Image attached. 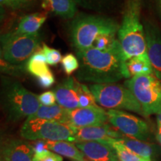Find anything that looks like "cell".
<instances>
[{
  "instance_id": "30",
  "label": "cell",
  "mask_w": 161,
  "mask_h": 161,
  "mask_svg": "<svg viewBox=\"0 0 161 161\" xmlns=\"http://www.w3.org/2000/svg\"><path fill=\"white\" fill-rule=\"evenodd\" d=\"M116 35H102L97 37L95 43L93 44V47L100 50H105L109 49L114 45L116 40Z\"/></svg>"
},
{
  "instance_id": "13",
  "label": "cell",
  "mask_w": 161,
  "mask_h": 161,
  "mask_svg": "<svg viewBox=\"0 0 161 161\" xmlns=\"http://www.w3.org/2000/svg\"><path fill=\"white\" fill-rule=\"evenodd\" d=\"M123 136V134L106 123L99 125L82 127V128L75 127L76 142L98 141V142L108 143V142L113 138L119 139Z\"/></svg>"
},
{
  "instance_id": "26",
  "label": "cell",
  "mask_w": 161,
  "mask_h": 161,
  "mask_svg": "<svg viewBox=\"0 0 161 161\" xmlns=\"http://www.w3.org/2000/svg\"><path fill=\"white\" fill-rule=\"evenodd\" d=\"M96 105L98 104L96 102L95 97L90 91L89 86L81 83L79 91V107L87 108V107Z\"/></svg>"
},
{
  "instance_id": "23",
  "label": "cell",
  "mask_w": 161,
  "mask_h": 161,
  "mask_svg": "<svg viewBox=\"0 0 161 161\" xmlns=\"http://www.w3.org/2000/svg\"><path fill=\"white\" fill-rule=\"evenodd\" d=\"M115 150L117 158L120 161H152L141 158L130 151L119 140V139H111L108 143Z\"/></svg>"
},
{
  "instance_id": "7",
  "label": "cell",
  "mask_w": 161,
  "mask_h": 161,
  "mask_svg": "<svg viewBox=\"0 0 161 161\" xmlns=\"http://www.w3.org/2000/svg\"><path fill=\"white\" fill-rule=\"evenodd\" d=\"M124 85L137 100L145 117L161 111V82L154 75L134 76Z\"/></svg>"
},
{
  "instance_id": "20",
  "label": "cell",
  "mask_w": 161,
  "mask_h": 161,
  "mask_svg": "<svg viewBox=\"0 0 161 161\" xmlns=\"http://www.w3.org/2000/svg\"><path fill=\"white\" fill-rule=\"evenodd\" d=\"M31 116L34 118L69 123V110L56 104L52 106L41 105L35 114Z\"/></svg>"
},
{
  "instance_id": "8",
  "label": "cell",
  "mask_w": 161,
  "mask_h": 161,
  "mask_svg": "<svg viewBox=\"0 0 161 161\" xmlns=\"http://www.w3.org/2000/svg\"><path fill=\"white\" fill-rule=\"evenodd\" d=\"M39 33L25 35L14 31L0 35V46L4 57L14 65L25 66L30 57L39 49Z\"/></svg>"
},
{
  "instance_id": "14",
  "label": "cell",
  "mask_w": 161,
  "mask_h": 161,
  "mask_svg": "<svg viewBox=\"0 0 161 161\" xmlns=\"http://www.w3.org/2000/svg\"><path fill=\"white\" fill-rule=\"evenodd\" d=\"M76 146L91 161H118L115 150L110 145L98 141L76 142Z\"/></svg>"
},
{
  "instance_id": "37",
  "label": "cell",
  "mask_w": 161,
  "mask_h": 161,
  "mask_svg": "<svg viewBox=\"0 0 161 161\" xmlns=\"http://www.w3.org/2000/svg\"><path fill=\"white\" fill-rule=\"evenodd\" d=\"M158 134H157V139H158V142H160L161 146V125H158Z\"/></svg>"
},
{
  "instance_id": "9",
  "label": "cell",
  "mask_w": 161,
  "mask_h": 161,
  "mask_svg": "<svg viewBox=\"0 0 161 161\" xmlns=\"http://www.w3.org/2000/svg\"><path fill=\"white\" fill-rule=\"evenodd\" d=\"M107 115L108 122L124 136L141 141L148 139L149 128L140 118L120 110H108Z\"/></svg>"
},
{
  "instance_id": "24",
  "label": "cell",
  "mask_w": 161,
  "mask_h": 161,
  "mask_svg": "<svg viewBox=\"0 0 161 161\" xmlns=\"http://www.w3.org/2000/svg\"><path fill=\"white\" fill-rule=\"evenodd\" d=\"M25 66L14 65L6 60L0 46V74L2 75L16 78L23 77L25 74Z\"/></svg>"
},
{
  "instance_id": "22",
  "label": "cell",
  "mask_w": 161,
  "mask_h": 161,
  "mask_svg": "<svg viewBox=\"0 0 161 161\" xmlns=\"http://www.w3.org/2000/svg\"><path fill=\"white\" fill-rule=\"evenodd\" d=\"M119 140L122 144H124L127 148H129L136 154H137L138 156L146 159V160H151L153 153V148L150 144L146 143L144 141L127 137L125 136L119 138Z\"/></svg>"
},
{
  "instance_id": "3",
  "label": "cell",
  "mask_w": 161,
  "mask_h": 161,
  "mask_svg": "<svg viewBox=\"0 0 161 161\" xmlns=\"http://www.w3.org/2000/svg\"><path fill=\"white\" fill-rule=\"evenodd\" d=\"M142 0H126L117 35L125 62L135 56L146 55L143 24L141 22Z\"/></svg>"
},
{
  "instance_id": "33",
  "label": "cell",
  "mask_w": 161,
  "mask_h": 161,
  "mask_svg": "<svg viewBox=\"0 0 161 161\" xmlns=\"http://www.w3.org/2000/svg\"><path fill=\"white\" fill-rule=\"evenodd\" d=\"M40 103L43 106H52L55 104L56 97L53 90L52 91H46L38 96Z\"/></svg>"
},
{
  "instance_id": "29",
  "label": "cell",
  "mask_w": 161,
  "mask_h": 161,
  "mask_svg": "<svg viewBox=\"0 0 161 161\" xmlns=\"http://www.w3.org/2000/svg\"><path fill=\"white\" fill-rule=\"evenodd\" d=\"M34 0H0V5L5 8L18 11L29 8L32 5Z\"/></svg>"
},
{
  "instance_id": "18",
  "label": "cell",
  "mask_w": 161,
  "mask_h": 161,
  "mask_svg": "<svg viewBox=\"0 0 161 161\" xmlns=\"http://www.w3.org/2000/svg\"><path fill=\"white\" fill-rule=\"evenodd\" d=\"M47 149L59 154L60 156L72 159L74 161L84 160V155L75 145L67 141H48L46 140Z\"/></svg>"
},
{
  "instance_id": "16",
  "label": "cell",
  "mask_w": 161,
  "mask_h": 161,
  "mask_svg": "<svg viewBox=\"0 0 161 161\" xmlns=\"http://www.w3.org/2000/svg\"><path fill=\"white\" fill-rule=\"evenodd\" d=\"M42 5L64 19H73L77 13V5L74 0H42Z\"/></svg>"
},
{
  "instance_id": "36",
  "label": "cell",
  "mask_w": 161,
  "mask_h": 161,
  "mask_svg": "<svg viewBox=\"0 0 161 161\" xmlns=\"http://www.w3.org/2000/svg\"><path fill=\"white\" fill-rule=\"evenodd\" d=\"M156 6L159 14V17L161 19V0H156Z\"/></svg>"
},
{
  "instance_id": "2",
  "label": "cell",
  "mask_w": 161,
  "mask_h": 161,
  "mask_svg": "<svg viewBox=\"0 0 161 161\" xmlns=\"http://www.w3.org/2000/svg\"><path fill=\"white\" fill-rule=\"evenodd\" d=\"M0 106L8 119L17 122L35 114L41 106L38 96L15 78L0 76Z\"/></svg>"
},
{
  "instance_id": "19",
  "label": "cell",
  "mask_w": 161,
  "mask_h": 161,
  "mask_svg": "<svg viewBox=\"0 0 161 161\" xmlns=\"http://www.w3.org/2000/svg\"><path fill=\"white\" fill-rule=\"evenodd\" d=\"M125 65L130 78L134 76L154 75L148 54L130 58L126 61Z\"/></svg>"
},
{
  "instance_id": "11",
  "label": "cell",
  "mask_w": 161,
  "mask_h": 161,
  "mask_svg": "<svg viewBox=\"0 0 161 161\" xmlns=\"http://www.w3.org/2000/svg\"><path fill=\"white\" fill-rule=\"evenodd\" d=\"M107 122V111L98 105L69 110V123L76 128L99 125Z\"/></svg>"
},
{
  "instance_id": "4",
  "label": "cell",
  "mask_w": 161,
  "mask_h": 161,
  "mask_svg": "<svg viewBox=\"0 0 161 161\" xmlns=\"http://www.w3.org/2000/svg\"><path fill=\"white\" fill-rule=\"evenodd\" d=\"M119 24L111 18L97 14H79L69 25V38L76 52L93 47L98 37L117 34Z\"/></svg>"
},
{
  "instance_id": "6",
  "label": "cell",
  "mask_w": 161,
  "mask_h": 161,
  "mask_svg": "<svg viewBox=\"0 0 161 161\" xmlns=\"http://www.w3.org/2000/svg\"><path fill=\"white\" fill-rule=\"evenodd\" d=\"M90 91L97 104L109 110H125L144 116L137 100L125 85L112 84H90Z\"/></svg>"
},
{
  "instance_id": "5",
  "label": "cell",
  "mask_w": 161,
  "mask_h": 161,
  "mask_svg": "<svg viewBox=\"0 0 161 161\" xmlns=\"http://www.w3.org/2000/svg\"><path fill=\"white\" fill-rule=\"evenodd\" d=\"M20 136L27 140L67 141L76 142L75 127L69 123L29 116L24 122Z\"/></svg>"
},
{
  "instance_id": "39",
  "label": "cell",
  "mask_w": 161,
  "mask_h": 161,
  "mask_svg": "<svg viewBox=\"0 0 161 161\" xmlns=\"http://www.w3.org/2000/svg\"><path fill=\"white\" fill-rule=\"evenodd\" d=\"M81 161H89V160H86L85 159H84V160H81Z\"/></svg>"
},
{
  "instance_id": "15",
  "label": "cell",
  "mask_w": 161,
  "mask_h": 161,
  "mask_svg": "<svg viewBox=\"0 0 161 161\" xmlns=\"http://www.w3.org/2000/svg\"><path fill=\"white\" fill-rule=\"evenodd\" d=\"M35 151L31 143L13 139L5 140L3 146V161H34Z\"/></svg>"
},
{
  "instance_id": "10",
  "label": "cell",
  "mask_w": 161,
  "mask_h": 161,
  "mask_svg": "<svg viewBox=\"0 0 161 161\" xmlns=\"http://www.w3.org/2000/svg\"><path fill=\"white\" fill-rule=\"evenodd\" d=\"M143 26L147 53L154 75L161 82V30L158 24L151 19L145 20Z\"/></svg>"
},
{
  "instance_id": "25",
  "label": "cell",
  "mask_w": 161,
  "mask_h": 161,
  "mask_svg": "<svg viewBox=\"0 0 161 161\" xmlns=\"http://www.w3.org/2000/svg\"><path fill=\"white\" fill-rule=\"evenodd\" d=\"M60 63H61L64 72L68 76H70L75 71H78L80 66L77 56L72 53L66 54V55H64Z\"/></svg>"
},
{
  "instance_id": "21",
  "label": "cell",
  "mask_w": 161,
  "mask_h": 161,
  "mask_svg": "<svg viewBox=\"0 0 161 161\" xmlns=\"http://www.w3.org/2000/svg\"><path fill=\"white\" fill-rule=\"evenodd\" d=\"M25 70L36 78H39L50 71L41 49H38L28 60L25 64Z\"/></svg>"
},
{
  "instance_id": "38",
  "label": "cell",
  "mask_w": 161,
  "mask_h": 161,
  "mask_svg": "<svg viewBox=\"0 0 161 161\" xmlns=\"http://www.w3.org/2000/svg\"><path fill=\"white\" fill-rule=\"evenodd\" d=\"M157 122H158V126L161 125V111L157 114Z\"/></svg>"
},
{
  "instance_id": "34",
  "label": "cell",
  "mask_w": 161,
  "mask_h": 161,
  "mask_svg": "<svg viewBox=\"0 0 161 161\" xmlns=\"http://www.w3.org/2000/svg\"><path fill=\"white\" fill-rule=\"evenodd\" d=\"M6 17V11L5 8L3 6L0 5V25H2L3 23V21L5 20Z\"/></svg>"
},
{
  "instance_id": "32",
  "label": "cell",
  "mask_w": 161,
  "mask_h": 161,
  "mask_svg": "<svg viewBox=\"0 0 161 161\" xmlns=\"http://www.w3.org/2000/svg\"><path fill=\"white\" fill-rule=\"evenodd\" d=\"M37 78L38 84L40 87L44 88V89H48L50 88L51 86H53V84L55 82V78L52 72L50 70L49 72L45 74V75L40 76Z\"/></svg>"
},
{
  "instance_id": "27",
  "label": "cell",
  "mask_w": 161,
  "mask_h": 161,
  "mask_svg": "<svg viewBox=\"0 0 161 161\" xmlns=\"http://www.w3.org/2000/svg\"><path fill=\"white\" fill-rule=\"evenodd\" d=\"M76 5L84 8L93 11H100L105 8L112 3L113 0H74Z\"/></svg>"
},
{
  "instance_id": "35",
  "label": "cell",
  "mask_w": 161,
  "mask_h": 161,
  "mask_svg": "<svg viewBox=\"0 0 161 161\" xmlns=\"http://www.w3.org/2000/svg\"><path fill=\"white\" fill-rule=\"evenodd\" d=\"M4 142H5V140H4L3 136L0 134V161H3V152Z\"/></svg>"
},
{
  "instance_id": "28",
  "label": "cell",
  "mask_w": 161,
  "mask_h": 161,
  "mask_svg": "<svg viewBox=\"0 0 161 161\" xmlns=\"http://www.w3.org/2000/svg\"><path fill=\"white\" fill-rule=\"evenodd\" d=\"M41 49L45 55L48 65L55 66L61 62L63 56L59 50L49 47L45 43L43 44Z\"/></svg>"
},
{
  "instance_id": "17",
  "label": "cell",
  "mask_w": 161,
  "mask_h": 161,
  "mask_svg": "<svg viewBox=\"0 0 161 161\" xmlns=\"http://www.w3.org/2000/svg\"><path fill=\"white\" fill-rule=\"evenodd\" d=\"M47 19V14L42 12L30 14L24 16L19 20L15 31L25 35L37 34L42 25Z\"/></svg>"
},
{
  "instance_id": "12",
  "label": "cell",
  "mask_w": 161,
  "mask_h": 161,
  "mask_svg": "<svg viewBox=\"0 0 161 161\" xmlns=\"http://www.w3.org/2000/svg\"><path fill=\"white\" fill-rule=\"evenodd\" d=\"M80 83L72 76H68L58 84L55 92L58 104L67 110H73L79 107V91Z\"/></svg>"
},
{
  "instance_id": "1",
  "label": "cell",
  "mask_w": 161,
  "mask_h": 161,
  "mask_svg": "<svg viewBox=\"0 0 161 161\" xmlns=\"http://www.w3.org/2000/svg\"><path fill=\"white\" fill-rule=\"evenodd\" d=\"M76 56L80 66L75 78L80 83L112 84L130 78L118 40L108 49L91 47L76 52Z\"/></svg>"
},
{
  "instance_id": "31",
  "label": "cell",
  "mask_w": 161,
  "mask_h": 161,
  "mask_svg": "<svg viewBox=\"0 0 161 161\" xmlns=\"http://www.w3.org/2000/svg\"><path fill=\"white\" fill-rule=\"evenodd\" d=\"M34 161H63V158L49 149H46L35 153Z\"/></svg>"
}]
</instances>
